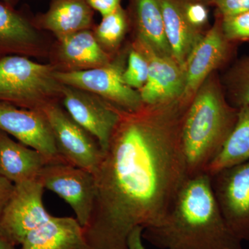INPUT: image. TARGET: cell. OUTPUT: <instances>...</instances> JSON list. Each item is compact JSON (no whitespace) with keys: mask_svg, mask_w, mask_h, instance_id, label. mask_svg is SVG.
<instances>
[{"mask_svg":"<svg viewBox=\"0 0 249 249\" xmlns=\"http://www.w3.org/2000/svg\"><path fill=\"white\" fill-rule=\"evenodd\" d=\"M188 105L178 101L121 110L93 173L94 199L83 231L90 249H128L135 228L164 222L188 178L181 128Z\"/></svg>","mask_w":249,"mask_h":249,"instance_id":"1","label":"cell"},{"mask_svg":"<svg viewBox=\"0 0 249 249\" xmlns=\"http://www.w3.org/2000/svg\"><path fill=\"white\" fill-rule=\"evenodd\" d=\"M142 237L160 249H242L219 211L207 173L188 178L164 222L144 229Z\"/></svg>","mask_w":249,"mask_h":249,"instance_id":"2","label":"cell"},{"mask_svg":"<svg viewBox=\"0 0 249 249\" xmlns=\"http://www.w3.org/2000/svg\"><path fill=\"white\" fill-rule=\"evenodd\" d=\"M238 109L228 102L216 79L208 78L187 108L181 144L188 178L206 173L235 127Z\"/></svg>","mask_w":249,"mask_h":249,"instance_id":"3","label":"cell"},{"mask_svg":"<svg viewBox=\"0 0 249 249\" xmlns=\"http://www.w3.org/2000/svg\"><path fill=\"white\" fill-rule=\"evenodd\" d=\"M60 83L50 65L20 55L0 58V101L26 109H41Z\"/></svg>","mask_w":249,"mask_h":249,"instance_id":"4","label":"cell"},{"mask_svg":"<svg viewBox=\"0 0 249 249\" xmlns=\"http://www.w3.org/2000/svg\"><path fill=\"white\" fill-rule=\"evenodd\" d=\"M124 71L114 62L85 70L55 71V77L60 84L96 95L121 111L136 112L144 105L140 93L126 84Z\"/></svg>","mask_w":249,"mask_h":249,"instance_id":"5","label":"cell"},{"mask_svg":"<svg viewBox=\"0 0 249 249\" xmlns=\"http://www.w3.org/2000/svg\"><path fill=\"white\" fill-rule=\"evenodd\" d=\"M209 176L228 227L242 242L249 241V160Z\"/></svg>","mask_w":249,"mask_h":249,"instance_id":"6","label":"cell"},{"mask_svg":"<svg viewBox=\"0 0 249 249\" xmlns=\"http://www.w3.org/2000/svg\"><path fill=\"white\" fill-rule=\"evenodd\" d=\"M45 188L38 178L14 184L9 202L0 219V237L17 247L31 231L52 217L44 206Z\"/></svg>","mask_w":249,"mask_h":249,"instance_id":"7","label":"cell"},{"mask_svg":"<svg viewBox=\"0 0 249 249\" xmlns=\"http://www.w3.org/2000/svg\"><path fill=\"white\" fill-rule=\"evenodd\" d=\"M41 109L48 120L59 154L65 163L94 173L103 155L96 139L58 105L48 103Z\"/></svg>","mask_w":249,"mask_h":249,"instance_id":"8","label":"cell"},{"mask_svg":"<svg viewBox=\"0 0 249 249\" xmlns=\"http://www.w3.org/2000/svg\"><path fill=\"white\" fill-rule=\"evenodd\" d=\"M0 129L40 152L49 163H66L42 109H26L0 101ZM68 164V163H67Z\"/></svg>","mask_w":249,"mask_h":249,"instance_id":"9","label":"cell"},{"mask_svg":"<svg viewBox=\"0 0 249 249\" xmlns=\"http://www.w3.org/2000/svg\"><path fill=\"white\" fill-rule=\"evenodd\" d=\"M37 178L45 189L53 192L71 206L83 228L87 225L94 199L92 173L67 163H49Z\"/></svg>","mask_w":249,"mask_h":249,"instance_id":"10","label":"cell"},{"mask_svg":"<svg viewBox=\"0 0 249 249\" xmlns=\"http://www.w3.org/2000/svg\"><path fill=\"white\" fill-rule=\"evenodd\" d=\"M62 93L69 115L94 137L105 151L120 120V109L84 90L65 85Z\"/></svg>","mask_w":249,"mask_h":249,"instance_id":"11","label":"cell"},{"mask_svg":"<svg viewBox=\"0 0 249 249\" xmlns=\"http://www.w3.org/2000/svg\"><path fill=\"white\" fill-rule=\"evenodd\" d=\"M141 52L148 62V76L140 89L145 106H157L179 101L186 86L185 69L169 55L157 53L139 41Z\"/></svg>","mask_w":249,"mask_h":249,"instance_id":"12","label":"cell"},{"mask_svg":"<svg viewBox=\"0 0 249 249\" xmlns=\"http://www.w3.org/2000/svg\"><path fill=\"white\" fill-rule=\"evenodd\" d=\"M234 43L224 37L220 21L201 37L192 51L185 65L186 86L180 101L190 103L210 73L230 60Z\"/></svg>","mask_w":249,"mask_h":249,"instance_id":"13","label":"cell"},{"mask_svg":"<svg viewBox=\"0 0 249 249\" xmlns=\"http://www.w3.org/2000/svg\"><path fill=\"white\" fill-rule=\"evenodd\" d=\"M21 249H90L83 227L73 217L52 216L27 234Z\"/></svg>","mask_w":249,"mask_h":249,"instance_id":"14","label":"cell"},{"mask_svg":"<svg viewBox=\"0 0 249 249\" xmlns=\"http://www.w3.org/2000/svg\"><path fill=\"white\" fill-rule=\"evenodd\" d=\"M47 160L40 152L19 142L0 129V175L14 183L38 178Z\"/></svg>","mask_w":249,"mask_h":249,"instance_id":"15","label":"cell"},{"mask_svg":"<svg viewBox=\"0 0 249 249\" xmlns=\"http://www.w3.org/2000/svg\"><path fill=\"white\" fill-rule=\"evenodd\" d=\"M161 5L172 56L185 69L190 54L202 36L187 21L179 0H161Z\"/></svg>","mask_w":249,"mask_h":249,"instance_id":"16","label":"cell"},{"mask_svg":"<svg viewBox=\"0 0 249 249\" xmlns=\"http://www.w3.org/2000/svg\"><path fill=\"white\" fill-rule=\"evenodd\" d=\"M92 19V9L85 0H54L42 22L45 29L60 39L88 29Z\"/></svg>","mask_w":249,"mask_h":249,"instance_id":"17","label":"cell"},{"mask_svg":"<svg viewBox=\"0 0 249 249\" xmlns=\"http://www.w3.org/2000/svg\"><path fill=\"white\" fill-rule=\"evenodd\" d=\"M134 9L139 41L157 53L172 56L165 35L161 0H135Z\"/></svg>","mask_w":249,"mask_h":249,"instance_id":"18","label":"cell"},{"mask_svg":"<svg viewBox=\"0 0 249 249\" xmlns=\"http://www.w3.org/2000/svg\"><path fill=\"white\" fill-rule=\"evenodd\" d=\"M60 41L62 56L71 65L91 69L109 63L107 54L88 29L64 36Z\"/></svg>","mask_w":249,"mask_h":249,"instance_id":"19","label":"cell"},{"mask_svg":"<svg viewBox=\"0 0 249 249\" xmlns=\"http://www.w3.org/2000/svg\"><path fill=\"white\" fill-rule=\"evenodd\" d=\"M249 160V105L238 109L235 127L213 161L206 170L209 175Z\"/></svg>","mask_w":249,"mask_h":249,"instance_id":"20","label":"cell"},{"mask_svg":"<svg viewBox=\"0 0 249 249\" xmlns=\"http://www.w3.org/2000/svg\"><path fill=\"white\" fill-rule=\"evenodd\" d=\"M36 37L35 29L25 18L0 1V53L26 52Z\"/></svg>","mask_w":249,"mask_h":249,"instance_id":"21","label":"cell"},{"mask_svg":"<svg viewBox=\"0 0 249 249\" xmlns=\"http://www.w3.org/2000/svg\"><path fill=\"white\" fill-rule=\"evenodd\" d=\"M228 102L239 109L249 105V55L241 59L224 78Z\"/></svg>","mask_w":249,"mask_h":249,"instance_id":"22","label":"cell"},{"mask_svg":"<svg viewBox=\"0 0 249 249\" xmlns=\"http://www.w3.org/2000/svg\"><path fill=\"white\" fill-rule=\"evenodd\" d=\"M127 29V18L122 7L103 16L96 29V38L98 42L109 48H114L122 40Z\"/></svg>","mask_w":249,"mask_h":249,"instance_id":"23","label":"cell"},{"mask_svg":"<svg viewBox=\"0 0 249 249\" xmlns=\"http://www.w3.org/2000/svg\"><path fill=\"white\" fill-rule=\"evenodd\" d=\"M148 62L139 51H131L127 68L124 71L126 84L134 89H141L146 83L148 76Z\"/></svg>","mask_w":249,"mask_h":249,"instance_id":"24","label":"cell"},{"mask_svg":"<svg viewBox=\"0 0 249 249\" xmlns=\"http://www.w3.org/2000/svg\"><path fill=\"white\" fill-rule=\"evenodd\" d=\"M221 28L229 42H249V11L235 16L221 17Z\"/></svg>","mask_w":249,"mask_h":249,"instance_id":"25","label":"cell"},{"mask_svg":"<svg viewBox=\"0 0 249 249\" xmlns=\"http://www.w3.org/2000/svg\"><path fill=\"white\" fill-rule=\"evenodd\" d=\"M183 15L188 23L199 30L208 21L209 14L204 4L196 0L183 1L179 0Z\"/></svg>","mask_w":249,"mask_h":249,"instance_id":"26","label":"cell"},{"mask_svg":"<svg viewBox=\"0 0 249 249\" xmlns=\"http://www.w3.org/2000/svg\"><path fill=\"white\" fill-rule=\"evenodd\" d=\"M221 17H229L249 11V0H211Z\"/></svg>","mask_w":249,"mask_h":249,"instance_id":"27","label":"cell"},{"mask_svg":"<svg viewBox=\"0 0 249 249\" xmlns=\"http://www.w3.org/2000/svg\"><path fill=\"white\" fill-rule=\"evenodd\" d=\"M91 9L98 11L102 17L120 7L121 0H85Z\"/></svg>","mask_w":249,"mask_h":249,"instance_id":"28","label":"cell"},{"mask_svg":"<svg viewBox=\"0 0 249 249\" xmlns=\"http://www.w3.org/2000/svg\"><path fill=\"white\" fill-rule=\"evenodd\" d=\"M14 184L0 175V219L12 196Z\"/></svg>","mask_w":249,"mask_h":249,"instance_id":"29","label":"cell"},{"mask_svg":"<svg viewBox=\"0 0 249 249\" xmlns=\"http://www.w3.org/2000/svg\"><path fill=\"white\" fill-rule=\"evenodd\" d=\"M144 229L139 227L135 228L127 239V247L128 249H146L142 243V233Z\"/></svg>","mask_w":249,"mask_h":249,"instance_id":"30","label":"cell"},{"mask_svg":"<svg viewBox=\"0 0 249 249\" xmlns=\"http://www.w3.org/2000/svg\"><path fill=\"white\" fill-rule=\"evenodd\" d=\"M0 249H17L16 247L11 245L7 241L0 237Z\"/></svg>","mask_w":249,"mask_h":249,"instance_id":"31","label":"cell"},{"mask_svg":"<svg viewBox=\"0 0 249 249\" xmlns=\"http://www.w3.org/2000/svg\"><path fill=\"white\" fill-rule=\"evenodd\" d=\"M14 0H0L1 2L4 3V4H9V3L12 2Z\"/></svg>","mask_w":249,"mask_h":249,"instance_id":"32","label":"cell"}]
</instances>
